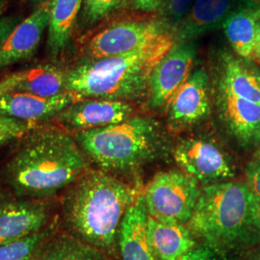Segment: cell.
I'll use <instances>...</instances> for the list:
<instances>
[{
    "instance_id": "ac0fdd59",
    "label": "cell",
    "mask_w": 260,
    "mask_h": 260,
    "mask_svg": "<svg viewBox=\"0 0 260 260\" xmlns=\"http://www.w3.org/2000/svg\"><path fill=\"white\" fill-rule=\"evenodd\" d=\"M233 0H196L177 25V39L186 44L223 24L232 14Z\"/></svg>"
},
{
    "instance_id": "52a82bcc",
    "label": "cell",
    "mask_w": 260,
    "mask_h": 260,
    "mask_svg": "<svg viewBox=\"0 0 260 260\" xmlns=\"http://www.w3.org/2000/svg\"><path fill=\"white\" fill-rule=\"evenodd\" d=\"M177 166L203 186L233 180L235 176L231 158L223 148L206 137L181 140L173 149Z\"/></svg>"
},
{
    "instance_id": "7a4b0ae2",
    "label": "cell",
    "mask_w": 260,
    "mask_h": 260,
    "mask_svg": "<svg viewBox=\"0 0 260 260\" xmlns=\"http://www.w3.org/2000/svg\"><path fill=\"white\" fill-rule=\"evenodd\" d=\"M139 195L111 174L89 169L64 191L61 219L70 234L114 256L122 218Z\"/></svg>"
},
{
    "instance_id": "e575fe53",
    "label": "cell",
    "mask_w": 260,
    "mask_h": 260,
    "mask_svg": "<svg viewBox=\"0 0 260 260\" xmlns=\"http://www.w3.org/2000/svg\"><path fill=\"white\" fill-rule=\"evenodd\" d=\"M255 57L260 60V23L257 27L256 34V42H255Z\"/></svg>"
},
{
    "instance_id": "f546056e",
    "label": "cell",
    "mask_w": 260,
    "mask_h": 260,
    "mask_svg": "<svg viewBox=\"0 0 260 260\" xmlns=\"http://www.w3.org/2000/svg\"><path fill=\"white\" fill-rule=\"evenodd\" d=\"M19 23V18L10 16L0 19V45Z\"/></svg>"
},
{
    "instance_id": "d6a6232c",
    "label": "cell",
    "mask_w": 260,
    "mask_h": 260,
    "mask_svg": "<svg viewBox=\"0 0 260 260\" xmlns=\"http://www.w3.org/2000/svg\"><path fill=\"white\" fill-rule=\"evenodd\" d=\"M245 260H260V246L250 250Z\"/></svg>"
},
{
    "instance_id": "5b68a950",
    "label": "cell",
    "mask_w": 260,
    "mask_h": 260,
    "mask_svg": "<svg viewBox=\"0 0 260 260\" xmlns=\"http://www.w3.org/2000/svg\"><path fill=\"white\" fill-rule=\"evenodd\" d=\"M73 135L88 160L113 176L134 172L166 149V138L157 122L142 117Z\"/></svg>"
},
{
    "instance_id": "4316f807",
    "label": "cell",
    "mask_w": 260,
    "mask_h": 260,
    "mask_svg": "<svg viewBox=\"0 0 260 260\" xmlns=\"http://www.w3.org/2000/svg\"><path fill=\"white\" fill-rule=\"evenodd\" d=\"M196 0H165V16L173 25H178L194 5Z\"/></svg>"
},
{
    "instance_id": "484cf974",
    "label": "cell",
    "mask_w": 260,
    "mask_h": 260,
    "mask_svg": "<svg viewBox=\"0 0 260 260\" xmlns=\"http://www.w3.org/2000/svg\"><path fill=\"white\" fill-rule=\"evenodd\" d=\"M35 124L0 115V139H19Z\"/></svg>"
},
{
    "instance_id": "74e56055",
    "label": "cell",
    "mask_w": 260,
    "mask_h": 260,
    "mask_svg": "<svg viewBox=\"0 0 260 260\" xmlns=\"http://www.w3.org/2000/svg\"><path fill=\"white\" fill-rule=\"evenodd\" d=\"M11 141H13V140L8 139V138H2V139H0V149H1L4 145L8 144Z\"/></svg>"
},
{
    "instance_id": "603a6c76",
    "label": "cell",
    "mask_w": 260,
    "mask_h": 260,
    "mask_svg": "<svg viewBox=\"0 0 260 260\" xmlns=\"http://www.w3.org/2000/svg\"><path fill=\"white\" fill-rule=\"evenodd\" d=\"M19 73V81L14 92L50 98L66 93L67 72L52 64L30 68Z\"/></svg>"
},
{
    "instance_id": "2e32d148",
    "label": "cell",
    "mask_w": 260,
    "mask_h": 260,
    "mask_svg": "<svg viewBox=\"0 0 260 260\" xmlns=\"http://www.w3.org/2000/svg\"><path fill=\"white\" fill-rule=\"evenodd\" d=\"M148 218L143 194H140L122 218L118 233L121 260H156L148 237Z\"/></svg>"
},
{
    "instance_id": "f1b7e54d",
    "label": "cell",
    "mask_w": 260,
    "mask_h": 260,
    "mask_svg": "<svg viewBox=\"0 0 260 260\" xmlns=\"http://www.w3.org/2000/svg\"><path fill=\"white\" fill-rule=\"evenodd\" d=\"M178 260H217L216 252L207 246H197Z\"/></svg>"
},
{
    "instance_id": "ffe728a7",
    "label": "cell",
    "mask_w": 260,
    "mask_h": 260,
    "mask_svg": "<svg viewBox=\"0 0 260 260\" xmlns=\"http://www.w3.org/2000/svg\"><path fill=\"white\" fill-rule=\"evenodd\" d=\"M260 9L245 7L232 13L223 22L224 34L235 53L242 59L255 58V42Z\"/></svg>"
},
{
    "instance_id": "4dcf8cb0",
    "label": "cell",
    "mask_w": 260,
    "mask_h": 260,
    "mask_svg": "<svg viewBox=\"0 0 260 260\" xmlns=\"http://www.w3.org/2000/svg\"><path fill=\"white\" fill-rule=\"evenodd\" d=\"M19 81V73H14L0 81V96L5 93L14 92Z\"/></svg>"
},
{
    "instance_id": "6da1fadb",
    "label": "cell",
    "mask_w": 260,
    "mask_h": 260,
    "mask_svg": "<svg viewBox=\"0 0 260 260\" xmlns=\"http://www.w3.org/2000/svg\"><path fill=\"white\" fill-rule=\"evenodd\" d=\"M19 140L2 172L15 195L47 201L89 170V160L73 133L61 126L35 124Z\"/></svg>"
},
{
    "instance_id": "d590c367",
    "label": "cell",
    "mask_w": 260,
    "mask_h": 260,
    "mask_svg": "<svg viewBox=\"0 0 260 260\" xmlns=\"http://www.w3.org/2000/svg\"><path fill=\"white\" fill-rule=\"evenodd\" d=\"M6 6H7V0H0V17L4 13V11L6 9Z\"/></svg>"
},
{
    "instance_id": "277c9868",
    "label": "cell",
    "mask_w": 260,
    "mask_h": 260,
    "mask_svg": "<svg viewBox=\"0 0 260 260\" xmlns=\"http://www.w3.org/2000/svg\"><path fill=\"white\" fill-rule=\"evenodd\" d=\"M174 39L164 33L148 45L124 55L87 59L67 72V91L79 99L127 102L143 95L149 75L174 47Z\"/></svg>"
},
{
    "instance_id": "8992f818",
    "label": "cell",
    "mask_w": 260,
    "mask_h": 260,
    "mask_svg": "<svg viewBox=\"0 0 260 260\" xmlns=\"http://www.w3.org/2000/svg\"><path fill=\"white\" fill-rule=\"evenodd\" d=\"M202 186L183 171L156 174L143 194L149 217L165 223L187 224L194 213Z\"/></svg>"
},
{
    "instance_id": "ba28073f",
    "label": "cell",
    "mask_w": 260,
    "mask_h": 260,
    "mask_svg": "<svg viewBox=\"0 0 260 260\" xmlns=\"http://www.w3.org/2000/svg\"><path fill=\"white\" fill-rule=\"evenodd\" d=\"M54 220L47 201L21 198L10 190H0V246L38 233Z\"/></svg>"
},
{
    "instance_id": "44dd1931",
    "label": "cell",
    "mask_w": 260,
    "mask_h": 260,
    "mask_svg": "<svg viewBox=\"0 0 260 260\" xmlns=\"http://www.w3.org/2000/svg\"><path fill=\"white\" fill-rule=\"evenodd\" d=\"M49 20L47 26V50L52 57L68 46L83 0H48Z\"/></svg>"
},
{
    "instance_id": "83f0119b",
    "label": "cell",
    "mask_w": 260,
    "mask_h": 260,
    "mask_svg": "<svg viewBox=\"0 0 260 260\" xmlns=\"http://www.w3.org/2000/svg\"><path fill=\"white\" fill-rule=\"evenodd\" d=\"M246 182L260 204V151L249 161L245 170Z\"/></svg>"
},
{
    "instance_id": "cb8c5ba5",
    "label": "cell",
    "mask_w": 260,
    "mask_h": 260,
    "mask_svg": "<svg viewBox=\"0 0 260 260\" xmlns=\"http://www.w3.org/2000/svg\"><path fill=\"white\" fill-rule=\"evenodd\" d=\"M57 220L46 229L18 241L0 246V260H34L44 243L56 232Z\"/></svg>"
},
{
    "instance_id": "1f68e13d",
    "label": "cell",
    "mask_w": 260,
    "mask_h": 260,
    "mask_svg": "<svg viewBox=\"0 0 260 260\" xmlns=\"http://www.w3.org/2000/svg\"><path fill=\"white\" fill-rule=\"evenodd\" d=\"M162 0H133V3L137 9L142 11H153L157 9Z\"/></svg>"
},
{
    "instance_id": "8d00e7d4",
    "label": "cell",
    "mask_w": 260,
    "mask_h": 260,
    "mask_svg": "<svg viewBox=\"0 0 260 260\" xmlns=\"http://www.w3.org/2000/svg\"><path fill=\"white\" fill-rule=\"evenodd\" d=\"M29 1H30L33 5H35L36 7H38V6H40V5L44 4V3H46L48 0H29Z\"/></svg>"
},
{
    "instance_id": "836d02e7",
    "label": "cell",
    "mask_w": 260,
    "mask_h": 260,
    "mask_svg": "<svg viewBox=\"0 0 260 260\" xmlns=\"http://www.w3.org/2000/svg\"><path fill=\"white\" fill-rule=\"evenodd\" d=\"M242 2L245 4V7L260 9V0H242Z\"/></svg>"
},
{
    "instance_id": "3957f363",
    "label": "cell",
    "mask_w": 260,
    "mask_h": 260,
    "mask_svg": "<svg viewBox=\"0 0 260 260\" xmlns=\"http://www.w3.org/2000/svg\"><path fill=\"white\" fill-rule=\"evenodd\" d=\"M186 225L216 253L251 250L260 246V204L246 181L204 186Z\"/></svg>"
},
{
    "instance_id": "5bb4252c",
    "label": "cell",
    "mask_w": 260,
    "mask_h": 260,
    "mask_svg": "<svg viewBox=\"0 0 260 260\" xmlns=\"http://www.w3.org/2000/svg\"><path fill=\"white\" fill-rule=\"evenodd\" d=\"M49 20V2L36 7L0 45V72L35 54Z\"/></svg>"
},
{
    "instance_id": "30bf717a",
    "label": "cell",
    "mask_w": 260,
    "mask_h": 260,
    "mask_svg": "<svg viewBox=\"0 0 260 260\" xmlns=\"http://www.w3.org/2000/svg\"><path fill=\"white\" fill-rule=\"evenodd\" d=\"M132 113L133 107L127 102L81 99L60 112L54 120L64 129L75 133L120 123L130 119Z\"/></svg>"
},
{
    "instance_id": "e0dca14e",
    "label": "cell",
    "mask_w": 260,
    "mask_h": 260,
    "mask_svg": "<svg viewBox=\"0 0 260 260\" xmlns=\"http://www.w3.org/2000/svg\"><path fill=\"white\" fill-rule=\"evenodd\" d=\"M148 237L156 260H178L197 247L195 236L185 224L148 218Z\"/></svg>"
},
{
    "instance_id": "7c38bea8",
    "label": "cell",
    "mask_w": 260,
    "mask_h": 260,
    "mask_svg": "<svg viewBox=\"0 0 260 260\" xmlns=\"http://www.w3.org/2000/svg\"><path fill=\"white\" fill-rule=\"evenodd\" d=\"M209 80L205 70L191 73L169 103L168 120L179 129L205 121L210 115Z\"/></svg>"
},
{
    "instance_id": "8fae6325",
    "label": "cell",
    "mask_w": 260,
    "mask_h": 260,
    "mask_svg": "<svg viewBox=\"0 0 260 260\" xmlns=\"http://www.w3.org/2000/svg\"><path fill=\"white\" fill-rule=\"evenodd\" d=\"M196 48L192 44L174 47L155 66L149 75V104L153 108L169 105L173 96L191 75Z\"/></svg>"
},
{
    "instance_id": "9a60e30c",
    "label": "cell",
    "mask_w": 260,
    "mask_h": 260,
    "mask_svg": "<svg viewBox=\"0 0 260 260\" xmlns=\"http://www.w3.org/2000/svg\"><path fill=\"white\" fill-rule=\"evenodd\" d=\"M79 100L81 99L70 92L50 98L10 92L0 96V115L38 124L40 121L54 119L60 112Z\"/></svg>"
},
{
    "instance_id": "4fadbf2b",
    "label": "cell",
    "mask_w": 260,
    "mask_h": 260,
    "mask_svg": "<svg viewBox=\"0 0 260 260\" xmlns=\"http://www.w3.org/2000/svg\"><path fill=\"white\" fill-rule=\"evenodd\" d=\"M217 106L230 135L242 148L260 147V105L235 96L218 86Z\"/></svg>"
},
{
    "instance_id": "7402d4cb",
    "label": "cell",
    "mask_w": 260,
    "mask_h": 260,
    "mask_svg": "<svg viewBox=\"0 0 260 260\" xmlns=\"http://www.w3.org/2000/svg\"><path fill=\"white\" fill-rule=\"evenodd\" d=\"M34 260H109V256L69 233L56 231L44 243Z\"/></svg>"
},
{
    "instance_id": "9c48e42d",
    "label": "cell",
    "mask_w": 260,
    "mask_h": 260,
    "mask_svg": "<svg viewBox=\"0 0 260 260\" xmlns=\"http://www.w3.org/2000/svg\"><path fill=\"white\" fill-rule=\"evenodd\" d=\"M164 33L154 22H121L105 28L93 36L85 52L88 59L124 55L148 45Z\"/></svg>"
},
{
    "instance_id": "d4e9b609",
    "label": "cell",
    "mask_w": 260,
    "mask_h": 260,
    "mask_svg": "<svg viewBox=\"0 0 260 260\" xmlns=\"http://www.w3.org/2000/svg\"><path fill=\"white\" fill-rule=\"evenodd\" d=\"M123 0H83L82 21L92 25L109 16L121 6Z\"/></svg>"
},
{
    "instance_id": "d6986e66",
    "label": "cell",
    "mask_w": 260,
    "mask_h": 260,
    "mask_svg": "<svg viewBox=\"0 0 260 260\" xmlns=\"http://www.w3.org/2000/svg\"><path fill=\"white\" fill-rule=\"evenodd\" d=\"M218 86L235 96L260 105V71L240 57L223 53Z\"/></svg>"
}]
</instances>
